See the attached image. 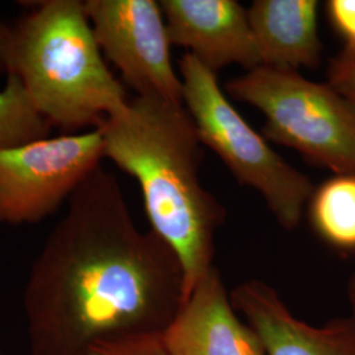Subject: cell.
Segmentation results:
<instances>
[{"mask_svg": "<svg viewBox=\"0 0 355 355\" xmlns=\"http://www.w3.org/2000/svg\"><path fill=\"white\" fill-rule=\"evenodd\" d=\"M99 129L0 150V224H37L67 204L102 165Z\"/></svg>", "mask_w": 355, "mask_h": 355, "instance_id": "obj_6", "label": "cell"}, {"mask_svg": "<svg viewBox=\"0 0 355 355\" xmlns=\"http://www.w3.org/2000/svg\"><path fill=\"white\" fill-rule=\"evenodd\" d=\"M82 355H168V353L162 334H145L98 343Z\"/></svg>", "mask_w": 355, "mask_h": 355, "instance_id": "obj_14", "label": "cell"}, {"mask_svg": "<svg viewBox=\"0 0 355 355\" xmlns=\"http://www.w3.org/2000/svg\"><path fill=\"white\" fill-rule=\"evenodd\" d=\"M4 26H6V23H3V21H1V19H0V31H1V28Z\"/></svg>", "mask_w": 355, "mask_h": 355, "instance_id": "obj_18", "label": "cell"}, {"mask_svg": "<svg viewBox=\"0 0 355 355\" xmlns=\"http://www.w3.org/2000/svg\"><path fill=\"white\" fill-rule=\"evenodd\" d=\"M51 128L21 82L16 76H7L0 89V150L45 140Z\"/></svg>", "mask_w": 355, "mask_h": 355, "instance_id": "obj_13", "label": "cell"}, {"mask_svg": "<svg viewBox=\"0 0 355 355\" xmlns=\"http://www.w3.org/2000/svg\"><path fill=\"white\" fill-rule=\"evenodd\" d=\"M171 45L189 49L217 74L229 64L248 71L261 66L248 10L236 0H162Z\"/></svg>", "mask_w": 355, "mask_h": 355, "instance_id": "obj_8", "label": "cell"}, {"mask_svg": "<svg viewBox=\"0 0 355 355\" xmlns=\"http://www.w3.org/2000/svg\"><path fill=\"white\" fill-rule=\"evenodd\" d=\"M347 297H349V304L352 308V315L355 318V274L352 275L347 283Z\"/></svg>", "mask_w": 355, "mask_h": 355, "instance_id": "obj_17", "label": "cell"}, {"mask_svg": "<svg viewBox=\"0 0 355 355\" xmlns=\"http://www.w3.org/2000/svg\"><path fill=\"white\" fill-rule=\"evenodd\" d=\"M248 17L261 66L299 71L321 64L316 0H255Z\"/></svg>", "mask_w": 355, "mask_h": 355, "instance_id": "obj_11", "label": "cell"}, {"mask_svg": "<svg viewBox=\"0 0 355 355\" xmlns=\"http://www.w3.org/2000/svg\"><path fill=\"white\" fill-rule=\"evenodd\" d=\"M184 302L177 254L137 228L117 178L102 165L67 202L35 258L23 297L31 355L162 334Z\"/></svg>", "mask_w": 355, "mask_h": 355, "instance_id": "obj_1", "label": "cell"}, {"mask_svg": "<svg viewBox=\"0 0 355 355\" xmlns=\"http://www.w3.org/2000/svg\"><path fill=\"white\" fill-rule=\"evenodd\" d=\"M96 129L104 158L137 180L150 229L177 254L186 300L214 268L216 232L225 216L200 180L203 144L187 108L135 96Z\"/></svg>", "mask_w": 355, "mask_h": 355, "instance_id": "obj_2", "label": "cell"}, {"mask_svg": "<svg viewBox=\"0 0 355 355\" xmlns=\"http://www.w3.org/2000/svg\"><path fill=\"white\" fill-rule=\"evenodd\" d=\"M162 340L168 355H266L259 337L239 318L215 267L195 286Z\"/></svg>", "mask_w": 355, "mask_h": 355, "instance_id": "obj_10", "label": "cell"}, {"mask_svg": "<svg viewBox=\"0 0 355 355\" xmlns=\"http://www.w3.org/2000/svg\"><path fill=\"white\" fill-rule=\"evenodd\" d=\"M328 83L355 107V51L345 49L330 60Z\"/></svg>", "mask_w": 355, "mask_h": 355, "instance_id": "obj_15", "label": "cell"}, {"mask_svg": "<svg viewBox=\"0 0 355 355\" xmlns=\"http://www.w3.org/2000/svg\"><path fill=\"white\" fill-rule=\"evenodd\" d=\"M234 309L259 337L266 355H355V318L312 325L296 318L279 293L262 280L230 292Z\"/></svg>", "mask_w": 355, "mask_h": 355, "instance_id": "obj_9", "label": "cell"}, {"mask_svg": "<svg viewBox=\"0 0 355 355\" xmlns=\"http://www.w3.org/2000/svg\"><path fill=\"white\" fill-rule=\"evenodd\" d=\"M183 104L202 144L220 157L241 183L258 191L284 229L297 228L315 186L284 161L237 112L220 87L217 74L190 53L179 62Z\"/></svg>", "mask_w": 355, "mask_h": 355, "instance_id": "obj_4", "label": "cell"}, {"mask_svg": "<svg viewBox=\"0 0 355 355\" xmlns=\"http://www.w3.org/2000/svg\"><path fill=\"white\" fill-rule=\"evenodd\" d=\"M0 69L21 82L51 127L67 133L101 127L129 101L79 0L41 1L3 26Z\"/></svg>", "mask_w": 355, "mask_h": 355, "instance_id": "obj_3", "label": "cell"}, {"mask_svg": "<svg viewBox=\"0 0 355 355\" xmlns=\"http://www.w3.org/2000/svg\"><path fill=\"white\" fill-rule=\"evenodd\" d=\"M266 119L268 140L300 153L336 175L355 174V107L329 83L297 70L258 66L225 86Z\"/></svg>", "mask_w": 355, "mask_h": 355, "instance_id": "obj_5", "label": "cell"}, {"mask_svg": "<svg viewBox=\"0 0 355 355\" xmlns=\"http://www.w3.org/2000/svg\"><path fill=\"white\" fill-rule=\"evenodd\" d=\"M311 221L330 246L355 250V174L334 175L311 198Z\"/></svg>", "mask_w": 355, "mask_h": 355, "instance_id": "obj_12", "label": "cell"}, {"mask_svg": "<svg viewBox=\"0 0 355 355\" xmlns=\"http://www.w3.org/2000/svg\"><path fill=\"white\" fill-rule=\"evenodd\" d=\"M85 8L103 55L136 96L183 104V83L159 1L87 0Z\"/></svg>", "mask_w": 355, "mask_h": 355, "instance_id": "obj_7", "label": "cell"}, {"mask_svg": "<svg viewBox=\"0 0 355 355\" xmlns=\"http://www.w3.org/2000/svg\"><path fill=\"white\" fill-rule=\"evenodd\" d=\"M327 12L330 24L345 41V49L355 51V0H329Z\"/></svg>", "mask_w": 355, "mask_h": 355, "instance_id": "obj_16", "label": "cell"}]
</instances>
